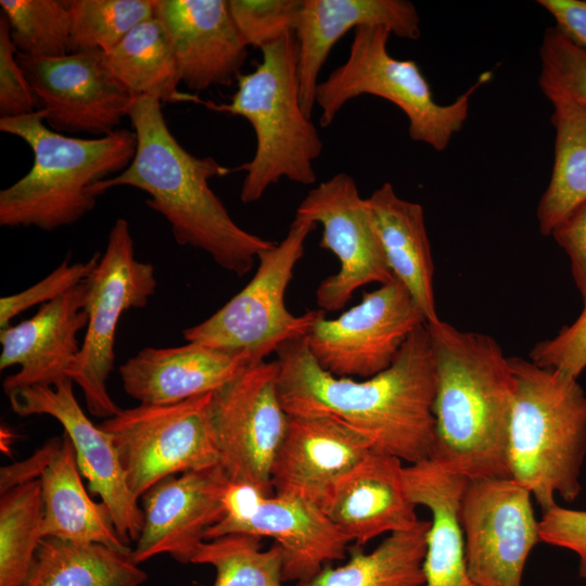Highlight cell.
Returning <instances> with one entry per match:
<instances>
[{"label": "cell", "mask_w": 586, "mask_h": 586, "mask_svg": "<svg viewBox=\"0 0 586 586\" xmlns=\"http://www.w3.org/2000/svg\"><path fill=\"white\" fill-rule=\"evenodd\" d=\"M276 354L279 397L289 416L335 418L373 450L409 464L430 458L435 371L426 323L410 334L387 369L361 381L323 370L306 336L281 344Z\"/></svg>", "instance_id": "1"}, {"label": "cell", "mask_w": 586, "mask_h": 586, "mask_svg": "<svg viewBox=\"0 0 586 586\" xmlns=\"http://www.w3.org/2000/svg\"><path fill=\"white\" fill-rule=\"evenodd\" d=\"M162 103L135 97L129 110L137 149L120 174L94 183L98 198L115 187H132L149 194L146 206L165 217L176 242L206 252L225 270L243 277L260 254L277 242L242 229L209 187V180L232 170L214 157H199L177 141L165 120Z\"/></svg>", "instance_id": "2"}, {"label": "cell", "mask_w": 586, "mask_h": 586, "mask_svg": "<svg viewBox=\"0 0 586 586\" xmlns=\"http://www.w3.org/2000/svg\"><path fill=\"white\" fill-rule=\"evenodd\" d=\"M434 357L435 437L430 459L466 479L510 477L507 447L515 378L489 335L426 323Z\"/></svg>", "instance_id": "3"}, {"label": "cell", "mask_w": 586, "mask_h": 586, "mask_svg": "<svg viewBox=\"0 0 586 586\" xmlns=\"http://www.w3.org/2000/svg\"><path fill=\"white\" fill-rule=\"evenodd\" d=\"M0 130L34 153L28 173L0 191V226L44 231L71 226L93 209L90 188L125 170L135 157L136 133L117 129L91 139L64 136L44 125V113L0 118Z\"/></svg>", "instance_id": "4"}, {"label": "cell", "mask_w": 586, "mask_h": 586, "mask_svg": "<svg viewBox=\"0 0 586 586\" xmlns=\"http://www.w3.org/2000/svg\"><path fill=\"white\" fill-rule=\"evenodd\" d=\"M515 378L507 460L510 477L532 494L542 511L571 502L582 492L586 457V394L577 380L510 358Z\"/></svg>", "instance_id": "5"}, {"label": "cell", "mask_w": 586, "mask_h": 586, "mask_svg": "<svg viewBox=\"0 0 586 586\" xmlns=\"http://www.w3.org/2000/svg\"><path fill=\"white\" fill-rule=\"evenodd\" d=\"M260 51L262 62L238 77L229 103L203 102L208 110L241 116L252 125L254 156L237 168L245 173L240 191L244 204L260 200L282 178L314 184V162L322 151L319 132L301 104L295 34L289 33Z\"/></svg>", "instance_id": "6"}, {"label": "cell", "mask_w": 586, "mask_h": 586, "mask_svg": "<svg viewBox=\"0 0 586 586\" xmlns=\"http://www.w3.org/2000/svg\"><path fill=\"white\" fill-rule=\"evenodd\" d=\"M391 31L383 26L354 30L346 61L318 84L315 104L321 110L320 126L328 127L351 100L370 94L385 99L403 111L409 137L437 152L449 145L463 127L471 95L492 73H483L466 92L449 104H440L413 60H398L387 50Z\"/></svg>", "instance_id": "7"}, {"label": "cell", "mask_w": 586, "mask_h": 586, "mask_svg": "<svg viewBox=\"0 0 586 586\" xmlns=\"http://www.w3.org/2000/svg\"><path fill=\"white\" fill-rule=\"evenodd\" d=\"M316 225L294 217L286 235L258 257L250 282L204 321L182 331L183 339L208 347L244 353L255 364L290 340L306 336L321 309L295 316L285 306V292L304 244Z\"/></svg>", "instance_id": "8"}, {"label": "cell", "mask_w": 586, "mask_h": 586, "mask_svg": "<svg viewBox=\"0 0 586 586\" xmlns=\"http://www.w3.org/2000/svg\"><path fill=\"white\" fill-rule=\"evenodd\" d=\"M87 283L88 323L68 378L82 391L88 411L106 419L120 410L107 391L119 319L131 308L144 307L157 285L154 266L136 258L126 219L115 220L105 250Z\"/></svg>", "instance_id": "9"}, {"label": "cell", "mask_w": 586, "mask_h": 586, "mask_svg": "<svg viewBox=\"0 0 586 586\" xmlns=\"http://www.w3.org/2000/svg\"><path fill=\"white\" fill-rule=\"evenodd\" d=\"M211 397L208 393L175 404H140L99 424L112 437L135 496L167 476L219 466L209 425Z\"/></svg>", "instance_id": "10"}, {"label": "cell", "mask_w": 586, "mask_h": 586, "mask_svg": "<svg viewBox=\"0 0 586 586\" xmlns=\"http://www.w3.org/2000/svg\"><path fill=\"white\" fill-rule=\"evenodd\" d=\"M279 366L262 361L212 393L208 417L229 482L272 495L271 468L290 416L278 392Z\"/></svg>", "instance_id": "11"}, {"label": "cell", "mask_w": 586, "mask_h": 586, "mask_svg": "<svg viewBox=\"0 0 586 586\" xmlns=\"http://www.w3.org/2000/svg\"><path fill=\"white\" fill-rule=\"evenodd\" d=\"M458 517L472 581L522 586L527 558L542 543L528 489L512 477L468 479Z\"/></svg>", "instance_id": "12"}, {"label": "cell", "mask_w": 586, "mask_h": 586, "mask_svg": "<svg viewBox=\"0 0 586 586\" xmlns=\"http://www.w3.org/2000/svg\"><path fill=\"white\" fill-rule=\"evenodd\" d=\"M224 502V515L206 531L205 540L228 534L273 538L281 549L283 582L310 579L345 559L351 542L314 501L230 483Z\"/></svg>", "instance_id": "13"}, {"label": "cell", "mask_w": 586, "mask_h": 586, "mask_svg": "<svg viewBox=\"0 0 586 586\" xmlns=\"http://www.w3.org/2000/svg\"><path fill=\"white\" fill-rule=\"evenodd\" d=\"M295 217L320 224L319 247L332 252L340 262V270L326 277L316 290L319 309H342L359 288L395 280L368 201L348 174L337 173L310 189Z\"/></svg>", "instance_id": "14"}, {"label": "cell", "mask_w": 586, "mask_h": 586, "mask_svg": "<svg viewBox=\"0 0 586 586\" xmlns=\"http://www.w3.org/2000/svg\"><path fill=\"white\" fill-rule=\"evenodd\" d=\"M425 318L407 289L394 280L362 294L335 319L320 317L306 335L318 365L340 378H371L387 369Z\"/></svg>", "instance_id": "15"}, {"label": "cell", "mask_w": 586, "mask_h": 586, "mask_svg": "<svg viewBox=\"0 0 586 586\" xmlns=\"http://www.w3.org/2000/svg\"><path fill=\"white\" fill-rule=\"evenodd\" d=\"M16 59L51 129L104 137L128 116L135 97L109 74L102 52Z\"/></svg>", "instance_id": "16"}, {"label": "cell", "mask_w": 586, "mask_h": 586, "mask_svg": "<svg viewBox=\"0 0 586 586\" xmlns=\"http://www.w3.org/2000/svg\"><path fill=\"white\" fill-rule=\"evenodd\" d=\"M73 380L54 386H27L8 394L12 410L18 416L48 415L56 419L71 438L80 473L89 489L109 508L115 528L129 546L143 525L138 497L130 491L112 437L95 425L78 404Z\"/></svg>", "instance_id": "17"}, {"label": "cell", "mask_w": 586, "mask_h": 586, "mask_svg": "<svg viewBox=\"0 0 586 586\" xmlns=\"http://www.w3.org/2000/svg\"><path fill=\"white\" fill-rule=\"evenodd\" d=\"M229 484L220 466L155 483L141 496L143 525L132 560L140 564L167 553L180 563H192L206 531L224 515Z\"/></svg>", "instance_id": "18"}, {"label": "cell", "mask_w": 586, "mask_h": 586, "mask_svg": "<svg viewBox=\"0 0 586 586\" xmlns=\"http://www.w3.org/2000/svg\"><path fill=\"white\" fill-rule=\"evenodd\" d=\"M169 38L181 82L200 92L231 86L247 59V44L228 0H153Z\"/></svg>", "instance_id": "19"}, {"label": "cell", "mask_w": 586, "mask_h": 586, "mask_svg": "<svg viewBox=\"0 0 586 586\" xmlns=\"http://www.w3.org/2000/svg\"><path fill=\"white\" fill-rule=\"evenodd\" d=\"M404 468L399 458L371 450L329 488L318 506L355 546L410 530L420 520L405 486Z\"/></svg>", "instance_id": "20"}, {"label": "cell", "mask_w": 586, "mask_h": 586, "mask_svg": "<svg viewBox=\"0 0 586 586\" xmlns=\"http://www.w3.org/2000/svg\"><path fill=\"white\" fill-rule=\"evenodd\" d=\"M87 291L85 281L43 304L30 319L1 329L0 370L20 367L3 380L7 395L27 386H54L68 378L81 347L78 334L88 323Z\"/></svg>", "instance_id": "21"}, {"label": "cell", "mask_w": 586, "mask_h": 586, "mask_svg": "<svg viewBox=\"0 0 586 586\" xmlns=\"http://www.w3.org/2000/svg\"><path fill=\"white\" fill-rule=\"evenodd\" d=\"M371 450L365 437L335 418L290 416L271 468L273 493L318 505L329 488Z\"/></svg>", "instance_id": "22"}, {"label": "cell", "mask_w": 586, "mask_h": 586, "mask_svg": "<svg viewBox=\"0 0 586 586\" xmlns=\"http://www.w3.org/2000/svg\"><path fill=\"white\" fill-rule=\"evenodd\" d=\"M360 26H383L409 40H417L421 34L417 8L407 0H303L294 34L301 104L308 117L330 51L344 35Z\"/></svg>", "instance_id": "23"}, {"label": "cell", "mask_w": 586, "mask_h": 586, "mask_svg": "<svg viewBox=\"0 0 586 586\" xmlns=\"http://www.w3.org/2000/svg\"><path fill=\"white\" fill-rule=\"evenodd\" d=\"M255 365L244 353L189 343L145 347L119 367L124 391L143 405H167L213 393Z\"/></svg>", "instance_id": "24"}, {"label": "cell", "mask_w": 586, "mask_h": 586, "mask_svg": "<svg viewBox=\"0 0 586 586\" xmlns=\"http://www.w3.org/2000/svg\"><path fill=\"white\" fill-rule=\"evenodd\" d=\"M404 480L413 504L431 513L423 560L424 586H477L466 564L458 517L468 479L448 472L429 458L405 467Z\"/></svg>", "instance_id": "25"}, {"label": "cell", "mask_w": 586, "mask_h": 586, "mask_svg": "<svg viewBox=\"0 0 586 586\" xmlns=\"http://www.w3.org/2000/svg\"><path fill=\"white\" fill-rule=\"evenodd\" d=\"M80 474L73 443L63 433L39 476L43 502L42 537L100 544L131 553L132 549L119 537L109 508L90 498Z\"/></svg>", "instance_id": "26"}, {"label": "cell", "mask_w": 586, "mask_h": 586, "mask_svg": "<svg viewBox=\"0 0 586 586\" xmlns=\"http://www.w3.org/2000/svg\"><path fill=\"white\" fill-rule=\"evenodd\" d=\"M366 199L393 276L407 289L426 323L437 321L434 264L422 206L400 198L390 182Z\"/></svg>", "instance_id": "27"}, {"label": "cell", "mask_w": 586, "mask_h": 586, "mask_svg": "<svg viewBox=\"0 0 586 586\" xmlns=\"http://www.w3.org/2000/svg\"><path fill=\"white\" fill-rule=\"evenodd\" d=\"M552 105L553 166L536 211L539 232L552 231L586 202V106L570 95L544 90Z\"/></svg>", "instance_id": "28"}, {"label": "cell", "mask_w": 586, "mask_h": 586, "mask_svg": "<svg viewBox=\"0 0 586 586\" xmlns=\"http://www.w3.org/2000/svg\"><path fill=\"white\" fill-rule=\"evenodd\" d=\"M109 74L131 95L161 103L194 102L198 95L179 91L181 82L173 48L162 23L151 17L133 27L109 52H102Z\"/></svg>", "instance_id": "29"}, {"label": "cell", "mask_w": 586, "mask_h": 586, "mask_svg": "<svg viewBox=\"0 0 586 586\" xmlns=\"http://www.w3.org/2000/svg\"><path fill=\"white\" fill-rule=\"evenodd\" d=\"M146 579L131 553L44 537L23 586H141Z\"/></svg>", "instance_id": "30"}, {"label": "cell", "mask_w": 586, "mask_h": 586, "mask_svg": "<svg viewBox=\"0 0 586 586\" xmlns=\"http://www.w3.org/2000/svg\"><path fill=\"white\" fill-rule=\"evenodd\" d=\"M430 521L390 534L370 552L348 548L343 565L328 564L313 578L295 586H424L423 560Z\"/></svg>", "instance_id": "31"}, {"label": "cell", "mask_w": 586, "mask_h": 586, "mask_svg": "<svg viewBox=\"0 0 586 586\" xmlns=\"http://www.w3.org/2000/svg\"><path fill=\"white\" fill-rule=\"evenodd\" d=\"M42 520L39 479L1 494L0 586H23L43 538Z\"/></svg>", "instance_id": "32"}, {"label": "cell", "mask_w": 586, "mask_h": 586, "mask_svg": "<svg viewBox=\"0 0 586 586\" xmlns=\"http://www.w3.org/2000/svg\"><path fill=\"white\" fill-rule=\"evenodd\" d=\"M192 563L216 571L213 586H283L281 549L262 548V538L228 534L202 543Z\"/></svg>", "instance_id": "33"}, {"label": "cell", "mask_w": 586, "mask_h": 586, "mask_svg": "<svg viewBox=\"0 0 586 586\" xmlns=\"http://www.w3.org/2000/svg\"><path fill=\"white\" fill-rule=\"evenodd\" d=\"M17 54L58 58L72 53L71 13L66 1L1 0Z\"/></svg>", "instance_id": "34"}, {"label": "cell", "mask_w": 586, "mask_h": 586, "mask_svg": "<svg viewBox=\"0 0 586 586\" xmlns=\"http://www.w3.org/2000/svg\"><path fill=\"white\" fill-rule=\"evenodd\" d=\"M72 52H109L154 16L153 0H69Z\"/></svg>", "instance_id": "35"}, {"label": "cell", "mask_w": 586, "mask_h": 586, "mask_svg": "<svg viewBox=\"0 0 586 586\" xmlns=\"http://www.w3.org/2000/svg\"><path fill=\"white\" fill-rule=\"evenodd\" d=\"M539 56L540 90L563 92L586 106V53L552 26L544 33Z\"/></svg>", "instance_id": "36"}, {"label": "cell", "mask_w": 586, "mask_h": 586, "mask_svg": "<svg viewBox=\"0 0 586 586\" xmlns=\"http://www.w3.org/2000/svg\"><path fill=\"white\" fill-rule=\"evenodd\" d=\"M228 3L244 42L262 49L294 33L303 0H228Z\"/></svg>", "instance_id": "37"}, {"label": "cell", "mask_w": 586, "mask_h": 586, "mask_svg": "<svg viewBox=\"0 0 586 586\" xmlns=\"http://www.w3.org/2000/svg\"><path fill=\"white\" fill-rule=\"evenodd\" d=\"M101 254H93L87 262L69 264L64 260L52 272L29 288L0 298V328L28 308L49 303L88 280L100 260Z\"/></svg>", "instance_id": "38"}, {"label": "cell", "mask_w": 586, "mask_h": 586, "mask_svg": "<svg viewBox=\"0 0 586 586\" xmlns=\"http://www.w3.org/2000/svg\"><path fill=\"white\" fill-rule=\"evenodd\" d=\"M578 318L555 337L538 342L530 353L535 365L577 380L586 368V298Z\"/></svg>", "instance_id": "39"}, {"label": "cell", "mask_w": 586, "mask_h": 586, "mask_svg": "<svg viewBox=\"0 0 586 586\" xmlns=\"http://www.w3.org/2000/svg\"><path fill=\"white\" fill-rule=\"evenodd\" d=\"M9 21L0 15V118L35 113L37 104L26 76L16 59Z\"/></svg>", "instance_id": "40"}, {"label": "cell", "mask_w": 586, "mask_h": 586, "mask_svg": "<svg viewBox=\"0 0 586 586\" xmlns=\"http://www.w3.org/2000/svg\"><path fill=\"white\" fill-rule=\"evenodd\" d=\"M539 534L542 543L574 552L578 574L586 579V510L552 506L543 511Z\"/></svg>", "instance_id": "41"}, {"label": "cell", "mask_w": 586, "mask_h": 586, "mask_svg": "<svg viewBox=\"0 0 586 586\" xmlns=\"http://www.w3.org/2000/svg\"><path fill=\"white\" fill-rule=\"evenodd\" d=\"M568 254L574 282L586 298V202L574 209L551 233Z\"/></svg>", "instance_id": "42"}, {"label": "cell", "mask_w": 586, "mask_h": 586, "mask_svg": "<svg viewBox=\"0 0 586 586\" xmlns=\"http://www.w3.org/2000/svg\"><path fill=\"white\" fill-rule=\"evenodd\" d=\"M557 27L573 44L586 53V0H538Z\"/></svg>", "instance_id": "43"}, {"label": "cell", "mask_w": 586, "mask_h": 586, "mask_svg": "<svg viewBox=\"0 0 586 586\" xmlns=\"http://www.w3.org/2000/svg\"><path fill=\"white\" fill-rule=\"evenodd\" d=\"M61 437L48 441L31 458L12 466L1 468L0 493L3 494L9 489L39 479L43 468L54 453L60 443Z\"/></svg>", "instance_id": "44"}]
</instances>
